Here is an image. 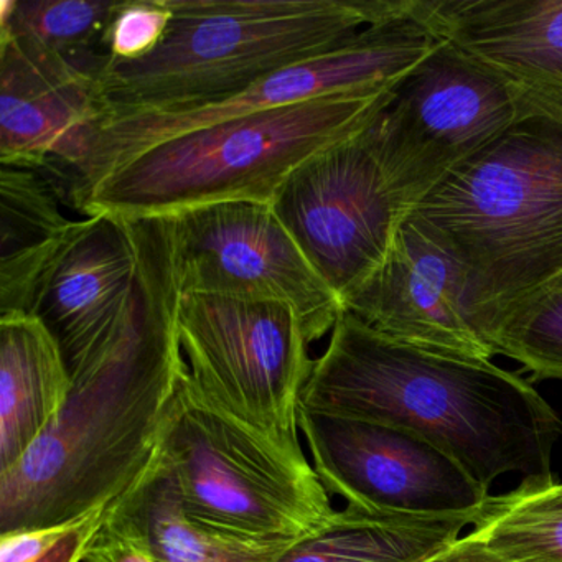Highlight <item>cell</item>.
<instances>
[{
    "label": "cell",
    "mask_w": 562,
    "mask_h": 562,
    "mask_svg": "<svg viewBox=\"0 0 562 562\" xmlns=\"http://www.w3.org/2000/svg\"><path fill=\"white\" fill-rule=\"evenodd\" d=\"M137 249L126 317L74 374L54 423L0 472V535L65 525L120 498L149 465L186 380L176 218L130 220Z\"/></svg>",
    "instance_id": "obj_1"
},
{
    "label": "cell",
    "mask_w": 562,
    "mask_h": 562,
    "mask_svg": "<svg viewBox=\"0 0 562 562\" xmlns=\"http://www.w3.org/2000/svg\"><path fill=\"white\" fill-rule=\"evenodd\" d=\"M301 411L407 430L485 492L506 473L551 476L554 407L518 373L393 340L344 312L302 393Z\"/></svg>",
    "instance_id": "obj_2"
},
{
    "label": "cell",
    "mask_w": 562,
    "mask_h": 562,
    "mask_svg": "<svg viewBox=\"0 0 562 562\" xmlns=\"http://www.w3.org/2000/svg\"><path fill=\"white\" fill-rule=\"evenodd\" d=\"M411 215L462 262L467 312L492 347L508 318L562 272V93H549Z\"/></svg>",
    "instance_id": "obj_3"
},
{
    "label": "cell",
    "mask_w": 562,
    "mask_h": 562,
    "mask_svg": "<svg viewBox=\"0 0 562 562\" xmlns=\"http://www.w3.org/2000/svg\"><path fill=\"white\" fill-rule=\"evenodd\" d=\"M167 2L172 22L154 54L137 61L108 57L98 78L103 123L225 100L272 71L347 44L370 25L414 14L420 0Z\"/></svg>",
    "instance_id": "obj_4"
},
{
    "label": "cell",
    "mask_w": 562,
    "mask_h": 562,
    "mask_svg": "<svg viewBox=\"0 0 562 562\" xmlns=\"http://www.w3.org/2000/svg\"><path fill=\"white\" fill-rule=\"evenodd\" d=\"M394 88L328 94L170 137L104 173L70 206L83 216L140 220L271 203L305 160L370 126Z\"/></svg>",
    "instance_id": "obj_5"
},
{
    "label": "cell",
    "mask_w": 562,
    "mask_h": 562,
    "mask_svg": "<svg viewBox=\"0 0 562 562\" xmlns=\"http://www.w3.org/2000/svg\"><path fill=\"white\" fill-rule=\"evenodd\" d=\"M157 453L183 512L256 541H295L337 509L305 456H292L200 396L187 371Z\"/></svg>",
    "instance_id": "obj_6"
},
{
    "label": "cell",
    "mask_w": 562,
    "mask_h": 562,
    "mask_svg": "<svg viewBox=\"0 0 562 562\" xmlns=\"http://www.w3.org/2000/svg\"><path fill=\"white\" fill-rule=\"evenodd\" d=\"M554 91L528 90L443 42L363 131L407 215Z\"/></svg>",
    "instance_id": "obj_7"
},
{
    "label": "cell",
    "mask_w": 562,
    "mask_h": 562,
    "mask_svg": "<svg viewBox=\"0 0 562 562\" xmlns=\"http://www.w3.org/2000/svg\"><path fill=\"white\" fill-rule=\"evenodd\" d=\"M442 44L424 19L420 0L414 14L370 25L347 44L272 71L225 100L106 121L91 134L83 162L64 177L67 205L114 167L170 137L328 94L393 87Z\"/></svg>",
    "instance_id": "obj_8"
},
{
    "label": "cell",
    "mask_w": 562,
    "mask_h": 562,
    "mask_svg": "<svg viewBox=\"0 0 562 562\" xmlns=\"http://www.w3.org/2000/svg\"><path fill=\"white\" fill-rule=\"evenodd\" d=\"M177 327L200 396L279 449L304 456L299 414L315 360L297 314L281 302L182 294Z\"/></svg>",
    "instance_id": "obj_9"
},
{
    "label": "cell",
    "mask_w": 562,
    "mask_h": 562,
    "mask_svg": "<svg viewBox=\"0 0 562 562\" xmlns=\"http://www.w3.org/2000/svg\"><path fill=\"white\" fill-rule=\"evenodd\" d=\"M363 131L305 160L271 202L344 308L383 266L409 216Z\"/></svg>",
    "instance_id": "obj_10"
},
{
    "label": "cell",
    "mask_w": 562,
    "mask_h": 562,
    "mask_svg": "<svg viewBox=\"0 0 562 562\" xmlns=\"http://www.w3.org/2000/svg\"><path fill=\"white\" fill-rule=\"evenodd\" d=\"M173 218L182 294L281 302L297 314L308 344L334 330L344 304L271 203H218Z\"/></svg>",
    "instance_id": "obj_11"
},
{
    "label": "cell",
    "mask_w": 562,
    "mask_h": 562,
    "mask_svg": "<svg viewBox=\"0 0 562 562\" xmlns=\"http://www.w3.org/2000/svg\"><path fill=\"white\" fill-rule=\"evenodd\" d=\"M312 467L347 506L381 515L447 516L488 505L459 463L420 437L370 420L299 414Z\"/></svg>",
    "instance_id": "obj_12"
},
{
    "label": "cell",
    "mask_w": 562,
    "mask_h": 562,
    "mask_svg": "<svg viewBox=\"0 0 562 562\" xmlns=\"http://www.w3.org/2000/svg\"><path fill=\"white\" fill-rule=\"evenodd\" d=\"M100 71L0 37V164L54 180L77 169L104 120Z\"/></svg>",
    "instance_id": "obj_13"
},
{
    "label": "cell",
    "mask_w": 562,
    "mask_h": 562,
    "mask_svg": "<svg viewBox=\"0 0 562 562\" xmlns=\"http://www.w3.org/2000/svg\"><path fill=\"white\" fill-rule=\"evenodd\" d=\"M363 324L411 347L492 360L465 304V271L447 243L409 215L383 266L345 302Z\"/></svg>",
    "instance_id": "obj_14"
},
{
    "label": "cell",
    "mask_w": 562,
    "mask_h": 562,
    "mask_svg": "<svg viewBox=\"0 0 562 562\" xmlns=\"http://www.w3.org/2000/svg\"><path fill=\"white\" fill-rule=\"evenodd\" d=\"M83 218L42 281L31 314L60 345L71 376L116 334L133 299L137 269L130 220Z\"/></svg>",
    "instance_id": "obj_15"
},
{
    "label": "cell",
    "mask_w": 562,
    "mask_h": 562,
    "mask_svg": "<svg viewBox=\"0 0 562 562\" xmlns=\"http://www.w3.org/2000/svg\"><path fill=\"white\" fill-rule=\"evenodd\" d=\"M424 19L512 83L562 93V0H424Z\"/></svg>",
    "instance_id": "obj_16"
},
{
    "label": "cell",
    "mask_w": 562,
    "mask_h": 562,
    "mask_svg": "<svg viewBox=\"0 0 562 562\" xmlns=\"http://www.w3.org/2000/svg\"><path fill=\"white\" fill-rule=\"evenodd\" d=\"M57 183L37 170L0 169V317L32 314L52 266L80 232Z\"/></svg>",
    "instance_id": "obj_17"
},
{
    "label": "cell",
    "mask_w": 562,
    "mask_h": 562,
    "mask_svg": "<svg viewBox=\"0 0 562 562\" xmlns=\"http://www.w3.org/2000/svg\"><path fill=\"white\" fill-rule=\"evenodd\" d=\"M74 376L34 315L0 317V472L14 467L64 409Z\"/></svg>",
    "instance_id": "obj_18"
},
{
    "label": "cell",
    "mask_w": 562,
    "mask_h": 562,
    "mask_svg": "<svg viewBox=\"0 0 562 562\" xmlns=\"http://www.w3.org/2000/svg\"><path fill=\"white\" fill-rule=\"evenodd\" d=\"M104 525L139 538L159 562H276L294 542L238 538L193 521L157 452L139 479L108 506Z\"/></svg>",
    "instance_id": "obj_19"
},
{
    "label": "cell",
    "mask_w": 562,
    "mask_h": 562,
    "mask_svg": "<svg viewBox=\"0 0 562 562\" xmlns=\"http://www.w3.org/2000/svg\"><path fill=\"white\" fill-rule=\"evenodd\" d=\"M488 505L447 516L381 515L347 506L291 542L276 562H426L475 526Z\"/></svg>",
    "instance_id": "obj_20"
},
{
    "label": "cell",
    "mask_w": 562,
    "mask_h": 562,
    "mask_svg": "<svg viewBox=\"0 0 562 562\" xmlns=\"http://www.w3.org/2000/svg\"><path fill=\"white\" fill-rule=\"evenodd\" d=\"M117 8L103 0H2L0 37L21 38L101 74Z\"/></svg>",
    "instance_id": "obj_21"
},
{
    "label": "cell",
    "mask_w": 562,
    "mask_h": 562,
    "mask_svg": "<svg viewBox=\"0 0 562 562\" xmlns=\"http://www.w3.org/2000/svg\"><path fill=\"white\" fill-rule=\"evenodd\" d=\"M470 535L505 558L562 562V486L551 476L525 479L518 488L492 496Z\"/></svg>",
    "instance_id": "obj_22"
},
{
    "label": "cell",
    "mask_w": 562,
    "mask_h": 562,
    "mask_svg": "<svg viewBox=\"0 0 562 562\" xmlns=\"http://www.w3.org/2000/svg\"><path fill=\"white\" fill-rule=\"evenodd\" d=\"M492 347L521 363L532 380L562 381V272L508 318Z\"/></svg>",
    "instance_id": "obj_23"
},
{
    "label": "cell",
    "mask_w": 562,
    "mask_h": 562,
    "mask_svg": "<svg viewBox=\"0 0 562 562\" xmlns=\"http://www.w3.org/2000/svg\"><path fill=\"white\" fill-rule=\"evenodd\" d=\"M172 22L167 0H126L120 2L106 34L111 60L137 61L156 52Z\"/></svg>",
    "instance_id": "obj_24"
},
{
    "label": "cell",
    "mask_w": 562,
    "mask_h": 562,
    "mask_svg": "<svg viewBox=\"0 0 562 562\" xmlns=\"http://www.w3.org/2000/svg\"><path fill=\"white\" fill-rule=\"evenodd\" d=\"M83 518L65 522V525L22 529V531L0 535V562L37 561L42 555L52 551L65 536L70 535Z\"/></svg>",
    "instance_id": "obj_25"
},
{
    "label": "cell",
    "mask_w": 562,
    "mask_h": 562,
    "mask_svg": "<svg viewBox=\"0 0 562 562\" xmlns=\"http://www.w3.org/2000/svg\"><path fill=\"white\" fill-rule=\"evenodd\" d=\"M83 562H159L149 548L136 536L101 526Z\"/></svg>",
    "instance_id": "obj_26"
},
{
    "label": "cell",
    "mask_w": 562,
    "mask_h": 562,
    "mask_svg": "<svg viewBox=\"0 0 562 562\" xmlns=\"http://www.w3.org/2000/svg\"><path fill=\"white\" fill-rule=\"evenodd\" d=\"M108 506H100L85 516L70 535L65 536L52 551L35 562H83L85 554L103 526Z\"/></svg>",
    "instance_id": "obj_27"
},
{
    "label": "cell",
    "mask_w": 562,
    "mask_h": 562,
    "mask_svg": "<svg viewBox=\"0 0 562 562\" xmlns=\"http://www.w3.org/2000/svg\"><path fill=\"white\" fill-rule=\"evenodd\" d=\"M426 562H521L492 551L472 535L460 536L453 544Z\"/></svg>",
    "instance_id": "obj_28"
},
{
    "label": "cell",
    "mask_w": 562,
    "mask_h": 562,
    "mask_svg": "<svg viewBox=\"0 0 562 562\" xmlns=\"http://www.w3.org/2000/svg\"><path fill=\"white\" fill-rule=\"evenodd\" d=\"M561 486H562V483H561Z\"/></svg>",
    "instance_id": "obj_29"
}]
</instances>
